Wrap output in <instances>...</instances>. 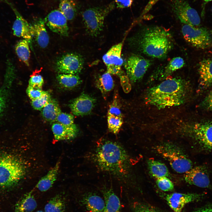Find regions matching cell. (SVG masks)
Segmentation results:
<instances>
[{
  "label": "cell",
  "instance_id": "1",
  "mask_svg": "<svg viewBox=\"0 0 212 212\" xmlns=\"http://www.w3.org/2000/svg\"><path fill=\"white\" fill-rule=\"evenodd\" d=\"M92 159L99 170L120 180L127 178L130 168L129 156L125 149L117 142L105 139L97 143Z\"/></svg>",
  "mask_w": 212,
  "mask_h": 212
},
{
  "label": "cell",
  "instance_id": "2",
  "mask_svg": "<svg viewBox=\"0 0 212 212\" xmlns=\"http://www.w3.org/2000/svg\"><path fill=\"white\" fill-rule=\"evenodd\" d=\"M188 82L179 77L167 79L148 89L145 96L146 103L159 109L181 105L189 96Z\"/></svg>",
  "mask_w": 212,
  "mask_h": 212
},
{
  "label": "cell",
  "instance_id": "3",
  "mask_svg": "<svg viewBox=\"0 0 212 212\" xmlns=\"http://www.w3.org/2000/svg\"><path fill=\"white\" fill-rule=\"evenodd\" d=\"M130 40L131 45L138 51L158 59L165 58L174 46L171 34L158 26L144 27Z\"/></svg>",
  "mask_w": 212,
  "mask_h": 212
},
{
  "label": "cell",
  "instance_id": "4",
  "mask_svg": "<svg viewBox=\"0 0 212 212\" xmlns=\"http://www.w3.org/2000/svg\"><path fill=\"white\" fill-rule=\"evenodd\" d=\"M24 160L12 153L0 154V196L11 191L26 175Z\"/></svg>",
  "mask_w": 212,
  "mask_h": 212
},
{
  "label": "cell",
  "instance_id": "5",
  "mask_svg": "<svg viewBox=\"0 0 212 212\" xmlns=\"http://www.w3.org/2000/svg\"><path fill=\"white\" fill-rule=\"evenodd\" d=\"M114 7V3L102 7L90 8L82 14L83 20L88 34L96 37L102 31L106 16Z\"/></svg>",
  "mask_w": 212,
  "mask_h": 212
},
{
  "label": "cell",
  "instance_id": "6",
  "mask_svg": "<svg viewBox=\"0 0 212 212\" xmlns=\"http://www.w3.org/2000/svg\"><path fill=\"white\" fill-rule=\"evenodd\" d=\"M182 127L202 150H212V122H188Z\"/></svg>",
  "mask_w": 212,
  "mask_h": 212
},
{
  "label": "cell",
  "instance_id": "7",
  "mask_svg": "<svg viewBox=\"0 0 212 212\" xmlns=\"http://www.w3.org/2000/svg\"><path fill=\"white\" fill-rule=\"evenodd\" d=\"M158 153L166 159L172 168L179 173H185L192 168L191 160L180 150L169 144L157 146Z\"/></svg>",
  "mask_w": 212,
  "mask_h": 212
},
{
  "label": "cell",
  "instance_id": "8",
  "mask_svg": "<svg viewBox=\"0 0 212 212\" xmlns=\"http://www.w3.org/2000/svg\"><path fill=\"white\" fill-rule=\"evenodd\" d=\"M181 31L185 39L193 47L203 49L212 47V32L207 28L183 24Z\"/></svg>",
  "mask_w": 212,
  "mask_h": 212
},
{
  "label": "cell",
  "instance_id": "9",
  "mask_svg": "<svg viewBox=\"0 0 212 212\" xmlns=\"http://www.w3.org/2000/svg\"><path fill=\"white\" fill-rule=\"evenodd\" d=\"M171 6L175 16L183 24L199 27V16L196 11L185 0H172Z\"/></svg>",
  "mask_w": 212,
  "mask_h": 212
},
{
  "label": "cell",
  "instance_id": "10",
  "mask_svg": "<svg viewBox=\"0 0 212 212\" xmlns=\"http://www.w3.org/2000/svg\"><path fill=\"white\" fill-rule=\"evenodd\" d=\"M151 64L150 60L139 55L133 54L128 58L124 67L129 80L134 83L141 80Z\"/></svg>",
  "mask_w": 212,
  "mask_h": 212
},
{
  "label": "cell",
  "instance_id": "11",
  "mask_svg": "<svg viewBox=\"0 0 212 212\" xmlns=\"http://www.w3.org/2000/svg\"><path fill=\"white\" fill-rule=\"evenodd\" d=\"M84 61L79 54L68 53L63 55L57 61L55 68L59 73L78 74L82 70Z\"/></svg>",
  "mask_w": 212,
  "mask_h": 212
},
{
  "label": "cell",
  "instance_id": "12",
  "mask_svg": "<svg viewBox=\"0 0 212 212\" xmlns=\"http://www.w3.org/2000/svg\"><path fill=\"white\" fill-rule=\"evenodd\" d=\"M123 45L122 42L112 46L103 56L102 59L105 64L107 72L110 74L119 77L124 73L121 67L123 60L121 57Z\"/></svg>",
  "mask_w": 212,
  "mask_h": 212
},
{
  "label": "cell",
  "instance_id": "13",
  "mask_svg": "<svg viewBox=\"0 0 212 212\" xmlns=\"http://www.w3.org/2000/svg\"><path fill=\"white\" fill-rule=\"evenodd\" d=\"M44 20L45 24L53 32L62 36H68L67 20L59 9L52 11Z\"/></svg>",
  "mask_w": 212,
  "mask_h": 212
},
{
  "label": "cell",
  "instance_id": "14",
  "mask_svg": "<svg viewBox=\"0 0 212 212\" xmlns=\"http://www.w3.org/2000/svg\"><path fill=\"white\" fill-rule=\"evenodd\" d=\"M202 196V195L196 193H174L167 194L165 199L174 212H181L186 205L200 200Z\"/></svg>",
  "mask_w": 212,
  "mask_h": 212
},
{
  "label": "cell",
  "instance_id": "15",
  "mask_svg": "<svg viewBox=\"0 0 212 212\" xmlns=\"http://www.w3.org/2000/svg\"><path fill=\"white\" fill-rule=\"evenodd\" d=\"M184 178L185 181L190 185L202 188L210 186V181L207 170L203 166L192 168L184 173Z\"/></svg>",
  "mask_w": 212,
  "mask_h": 212
},
{
  "label": "cell",
  "instance_id": "16",
  "mask_svg": "<svg viewBox=\"0 0 212 212\" xmlns=\"http://www.w3.org/2000/svg\"><path fill=\"white\" fill-rule=\"evenodd\" d=\"M95 99L86 94H82L72 100L69 106L73 114L76 116H83L90 114L94 108Z\"/></svg>",
  "mask_w": 212,
  "mask_h": 212
},
{
  "label": "cell",
  "instance_id": "17",
  "mask_svg": "<svg viewBox=\"0 0 212 212\" xmlns=\"http://www.w3.org/2000/svg\"><path fill=\"white\" fill-rule=\"evenodd\" d=\"M5 1L12 9L16 16V19L12 27L13 34L17 37H21L27 40L30 44L32 37L30 24L11 3L7 0Z\"/></svg>",
  "mask_w": 212,
  "mask_h": 212
},
{
  "label": "cell",
  "instance_id": "18",
  "mask_svg": "<svg viewBox=\"0 0 212 212\" xmlns=\"http://www.w3.org/2000/svg\"><path fill=\"white\" fill-rule=\"evenodd\" d=\"M198 88L203 91L212 86V59H205L199 63Z\"/></svg>",
  "mask_w": 212,
  "mask_h": 212
},
{
  "label": "cell",
  "instance_id": "19",
  "mask_svg": "<svg viewBox=\"0 0 212 212\" xmlns=\"http://www.w3.org/2000/svg\"><path fill=\"white\" fill-rule=\"evenodd\" d=\"M52 130L56 141L69 140L75 138L78 132L76 125L67 126L56 122L52 125Z\"/></svg>",
  "mask_w": 212,
  "mask_h": 212
},
{
  "label": "cell",
  "instance_id": "20",
  "mask_svg": "<svg viewBox=\"0 0 212 212\" xmlns=\"http://www.w3.org/2000/svg\"><path fill=\"white\" fill-rule=\"evenodd\" d=\"M81 204L91 212H103L105 208L104 199L93 192L83 195L80 200Z\"/></svg>",
  "mask_w": 212,
  "mask_h": 212
},
{
  "label": "cell",
  "instance_id": "21",
  "mask_svg": "<svg viewBox=\"0 0 212 212\" xmlns=\"http://www.w3.org/2000/svg\"><path fill=\"white\" fill-rule=\"evenodd\" d=\"M44 20L40 19L30 25L32 37L35 38L39 46L45 48L48 45L49 37L45 26Z\"/></svg>",
  "mask_w": 212,
  "mask_h": 212
},
{
  "label": "cell",
  "instance_id": "22",
  "mask_svg": "<svg viewBox=\"0 0 212 212\" xmlns=\"http://www.w3.org/2000/svg\"><path fill=\"white\" fill-rule=\"evenodd\" d=\"M60 162L58 161L39 180L36 188L41 192H45L50 189L57 180L60 168Z\"/></svg>",
  "mask_w": 212,
  "mask_h": 212
},
{
  "label": "cell",
  "instance_id": "23",
  "mask_svg": "<svg viewBox=\"0 0 212 212\" xmlns=\"http://www.w3.org/2000/svg\"><path fill=\"white\" fill-rule=\"evenodd\" d=\"M105 201L103 212H120V200L111 188H103L102 190Z\"/></svg>",
  "mask_w": 212,
  "mask_h": 212
},
{
  "label": "cell",
  "instance_id": "24",
  "mask_svg": "<svg viewBox=\"0 0 212 212\" xmlns=\"http://www.w3.org/2000/svg\"><path fill=\"white\" fill-rule=\"evenodd\" d=\"M37 203L32 191L24 194L15 204L13 212H33Z\"/></svg>",
  "mask_w": 212,
  "mask_h": 212
},
{
  "label": "cell",
  "instance_id": "25",
  "mask_svg": "<svg viewBox=\"0 0 212 212\" xmlns=\"http://www.w3.org/2000/svg\"><path fill=\"white\" fill-rule=\"evenodd\" d=\"M41 110L43 117L50 122H56L58 115L62 112L57 102L52 99Z\"/></svg>",
  "mask_w": 212,
  "mask_h": 212
},
{
  "label": "cell",
  "instance_id": "26",
  "mask_svg": "<svg viewBox=\"0 0 212 212\" xmlns=\"http://www.w3.org/2000/svg\"><path fill=\"white\" fill-rule=\"evenodd\" d=\"M147 164L150 173L156 179L169 176L168 169L164 163L150 159L148 160Z\"/></svg>",
  "mask_w": 212,
  "mask_h": 212
},
{
  "label": "cell",
  "instance_id": "27",
  "mask_svg": "<svg viewBox=\"0 0 212 212\" xmlns=\"http://www.w3.org/2000/svg\"><path fill=\"white\" fill-rule=\"evenodd\" d=\"M66 200L61 194H57L51 198L44 208L45 212H64Z\"/></svg>",
  "mask_w": 212,
  "mask_h": 212
},
{
  "label": "cell",
  "instance_id": "28",
  "mask_svg": "<svg viewBox=\"0 0 212 212\" xmlns=\"http://www.w3.org/2000/svg\"><path fill=\"white\" fill-rule=\"evenodd\" d=\"M29 43L26 39L19 41L15 46V51L19 58L27 66H29L30 51Z\"/></svg>",
  "mask_w": 212,
  "mask_h": 212
},
{
  "label": "cell",
  "instance_id": "29",
  "mask_svg": "<svg viewBox=\"0 0 212 212\" xmlns=\"http://www.w3.org/2000/svg\"><path fill=\"white\" fill-rule=\"evenodd\" d=\"M57 79L63 87L68 89L73 88L77 86L81 82L78 74L59 73L57 76Z\"/></svg>",
  "mask_w": 212,
  "mask_h": 212
},
{
  "label": "cell",
  "instance_id": "30",
  "mask_svg": "<svg viewBox=\"0 0 212 212\" xmlns=\"http://www.w3.org/2000/svg\"><path fill=\"white\" fill-rule=\"evenodd\" d=\"M96 85L104 95L107 94L114 87L113 80L111 74L107 71L100 75L96 80Z\"/></svg>",
  "mask_w": 212,
  "mask_h": 212
},
{
  "label": "cell",
  "instance_id": "31",
  "mask_svg": "<svg viewBox=\"0 0 212 212\" xmlns=\"http://www.w3.org/2000/svg\"><path fill=\"white\" fill-rule=\"evenodd\" d=\"M59 9L67 20H72L75 17L77 9L75 3L73 0H61Z\"/></svg>",
  "mask_w": 212,
  "mask_h": 212
},
{
  "label": "cell",
  "instance_id": "32",
  "mask_svg": "<svg viewBox=\"0 0 212 212\" xmlns=\"http://www.w3.org/2000/svg\"><path fill=\"white\" fill-rule=\"evenodd\" d=\"M184 64V61L182 57H179L173 58L165 67L161 78L163 80L167 79L175 72L182 68Z\"/></svg>",
  "mask_w": 212,
  "mask_h": 212
},
{
  "label": "cell",
  "instance_id": "33",
  "mask_svg": "<svg viewBox=\"0 0 212 212\" xmlns=\"http://www.w3.org/2000/svg\"><path fill=\"white\" fill-rule=\"evenodd\" d=\"M52 99L50 93L46 91L45 93L40 97L31 100V105L34 109L41 110L51 101Z\"/></svg>",
  "mask_w": 212,
  "mask_h": 212
},
{
  "label": "cell",
  "instance_id": "34",
  "mask_svg": "<svg viewBox=\"0 0 212 212\" xmlns=\"http://www.w3.org/2000/svg\"><path fill=\"white\" fill-rule=\"evenodd\" d=\"M107 122L109 130L113 133L117 134L123 123L122 118L107 116Z\"/></svg>",
  "mask_w": 212,
  "mask_h": 212
},
{
  "label": "cell",
  "instance_id": "35",
  "mask_svg": "<svg viewBox=\"0 0 212 212\" xmlns=\"http://www.w3.org/2000/svg\"><path fill=\"white\" fill-rule=\"evenodd\" d=\"M118 95L115 92L113 102L110 106L107 113V116L122 118Z\"/></svg>",
  "mask_w": 212,
  "mask_h": 212
},
{
  "label": "cell",
  "instance_id": "36",
  "mask_svg": "<svg viewBox=\"0 0 212 212\" xmlns=\"http://www.w3.org/2000/svg\"><path fill=\"white\" fill-rule=\"evenodd\" d=\"M64 125L74 126L76 125L74 122V116L71 114L61 112L58 115L56 122Z\"/></svg>",
  "mask_w": 212,
  "mask_h": 212
},
{
  "label": "cell",
  "instance_id": "37",
  "mask_svg": "<svg viewBox=\"0 0 212 212\" xmlns=\"http://www.w3.org/2000/svg\"><path fill=\"white\" fill-rule=\"evenodd\" d=\"M156 183L158 187L162 191H169L174 188L173 183L167 177H163L156 179Z\"/></svg>",
  "mask_w": 212,
  "mask_h": 212
},
{
  "label": "cell",
  "instance_id": "38",
  "mask_svg": "<svg viewBox=\"0 0 212 212\" xmlns=\"http://www.w3.org/2000/svg\"><path fill=\"white\" fill-rule=\"evenodd\" d=\"M44 81L42 77L39 74H32L29 81V85L33 87L42 89Z\"/></svg>",
  "mask_w": 212,
  "mask_h": 212
},
{
  "label": "cell",
  "instance_id": "39",
  "mask_svg": "<svg viewBox=\"0 0 212 212\" xmlns=\"http://www.w3.org/2000/svg\"><path fill=\"white\" fill-rule=\"evenodd\" d=\"M46 91L42 89L36 88L28 85L26 92L29 97L31 100L37 99L44 94Z\"/></svg>",
  "mask_w": 212,
  "mask_h": 212
},
{
  "label": "cell",
  "instance_id": "40",
  "mask_svg": "<svg viewBox=\"0 0 212 212\" xmlns=\"http://www.w3.org/2000/svg\"><path fill=\"white\" fill-rule=\"evenodd\" d=\"M133 208L135 212H160L149 206L139 203H134Z\"/></svg>",
  "mask_w": 212,
  "mask_h": 212
},
{
  "label": "cell",
  "instance_id": "41",
  "mask_svg": "<svg viewBox=\"0 0 212 212\" xmlns=\"http://www.w3.org/2000/svg\"><path fill=\"white\" fill-rule=\"evenodd\" d=\"M199 106L205 110H212V90L201 102Z\"/></svg>",
  "mask_w": 212,
  "mask_h": 212
},
{
  "label": "cell",
  "instance_id": "42",
  "mask_svg": "<svg viewBox=\"0 0 212 212\" xmlns=\"http://www.w3.org/2000/svg\"><path fill=\"white\" fill-rule=\"evenodd\" d=\"M8 92L5 87L0 88V117L5 108Z\"/></svg>",
  "mask_w": 212,
  "mask_h": 212
},
{
  "label": "cell",
  "instance_id": "43",
  "mask_svg": "<svg viewBox=\"0 0 212 212\" xmlns=\"http://www.w3.org/2000/svg\"><path fill=\"white\" fill-rule=\"evenodd\" d=\"M133 0H115L117 8L123 9L130 7Z\"/></svg>",
  "mask_w": 212,
  "mask_h": 212
},
{
  "label": "cell",
  "instance_id": "44",
  "mask_svg": "<svg viewBox=\"0 0 212 212\" xmlns=\"http://www.w3.org/2000/svg\"><path fill=\"white\" fill-rule=\"evenodd\" d=\"M193 212H212V206L202 207L195 210Z\"/></svg>",
  "mask_w": 212,
  "mask_h": 212
},
{
  "label": "cell",
  "instance_id": "45",
  "mask_svg": "<svg viewBox=\"0 0 212 212\" xmlns=\"http://www.w3.org/2000/svg\"><path fill=\"white\" fill-rule=\"evenodd\" d=\"M158 0H150L148 4L146 6L145 9H144V12H147L149 11Z\"/></svg>",
  "mask_w": 212,
  "mask_h": 212
},
{
  "label": "cell",
  "instance_id": "46",
  "mask_svg": "<svg viewBox=\"0 0 212 212\" xmlns=\"http://www.w3.org/2000/svg\"><path fill=\"white\" fill-rule=\"evenodd\" d=\"M35 212H45L44 211H41V210H39V211H36Z\"/></svg>",
  "mask_w": 212,
  "mask_h": 212
},
{
  "label": "cell",
  "instance_id": "47",
  "mask_svg": "<svg viewBox=\"0 0 212 212\" xmlns=\"http://www.w3.org/2000/svg\"><path fill=\"white\" fill-rule=\"evenodd\" d=\"M212 0H204V1L206 2H208L212 1Z\"/></svg>",
  "mask_w": 212,
  "mask_h": 212
}]
</instances>
